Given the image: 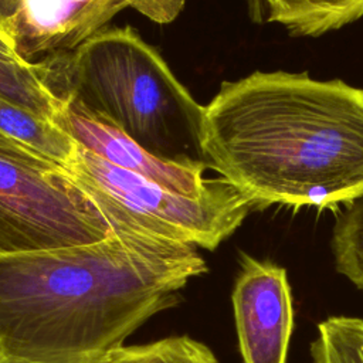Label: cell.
Returning <instances> with one entry per match:
<instances>
[{
    "instance_id": "obj_9",
    "label": "cell",
    "mask_w": 363,
    "mask_h": 363,
    "mask_svg": "<svg viewBox=\"0 0 363 363\" xmlns=\"http://www.w3.org/2000/svg\"><path fill=\"white\" fill-rule=\"evenodd\" d=\"M0 132L65 164L77 142L58 125L0 96Z\"/></svg>"
},
{
    "instance_id": "obj_13",
    "label": "cell",
    "mask_w": 363,
    "mask_h": 363,
    "mask_svg": "<svg viewBox=\"0 0 363 363\" xmlns=\"http://www.w3.org/2000/svg\"><path fill=\"white\" fill-rule=\"evenodd\" d=\"M77 4L116 14L125 7H133L157 23H170L182 11L186 0H71Z\"/></svg>"
},
{
    "instance_id": "obj_3",
    "label": "cell",
    "mask_w": 363,
    "mask_h": 363,
    "mask_svg": "<svg viewBox=\"0 0 363 363\" xmlns=\"http://www.w3.org/2000/svg\"><path fill=\"white\" fill-rule=\"evenodd\" d=\"M40 61L50 89L81 113L164 162L208 167L201 147L204 106L132 27L102 28L72 51Z\"/></svg>"
},
{
    "instance_id": "obj_4",
    "label": "cell",
    "mask_w": 363,
    "mask_h": 363,
    "mask_svg": "<svg viewBox=\"0 0 363 363\" xmlns=\"http://www.w3.org/2000/svg\"><path fill=\"white\" fill-rule=\"evenodd\" d=\"M94 201L113 231H129L216 250L252 210L227 179L208 194L191 199L143 176L116 167L77 143L62 164Z\"/></svg>"
},
{
    "instance_id": "obj_7",
    "label": "cell",
    "mask_w": 363,
    "mask_h": 363,
    "mask_svg": "<svg viewBox=\"0 0 363 363\" xmlns=\"http://www.w3.org/2000/svg\"><path fill=\"white\" fill-rule=\"evenodd\" d=\"M65 102V101H64ZM78 145L91 150L108 163L146 177L174 193L199 199L223 182V176L206 179V167H193L164 162L121 130L88 118L65 102L64 111L55 122Z\"/></svg>"
},
{
    "instance_id": "obj_14",
    "label": "cell",
    "mask_w": 363,
    "mask_h": 363,
    "mask_svg": "<svg viewBox=\"0 0 363 363\" xmlns=\"http://www.w3.org/2000/svg\"><path fill=\"white\" fill-rule=\"evenodd\" d=\"M21 6H23V0H0V30L6 35L13 27L14 21L17 20Z\"/></svg>"
},
{
    "instance_id": "obj_11",
    "label": "cell",
    "mask_w": 363,
    "mask_h": 363,
    "mask_svg": "<svg viewBox=\"0 0 363 363\" xmlns=\"http://www.w3.org/2000/svg\"><path fill=\"white\" fill-rule=\"evenodd\" d=\"M309 350L312 363H363V319L345 315L323 319Z\"/></svg>"
},
{
    "instance_id": "obj_1",
    "label": "cell",
    "mask_w": 363,
    "mask_h": 363,
    "mask_svg": "<svg viewBox=\"0 0 363 363\" xmlns=\"http://www.w3.org/2000/svg\"><path fill=\"white\" fill-rule=\"evenodd\" d=\"M206 271L197 247L129 231L0 255V363H99Z\"/></svg>"
},
{
    "instance_id": "obj_10",
    "label": "cell",
    "mask_w": 363,
    "mask_h": 363,
    "mask_svg": "<svg viewBox=\"0 0 363 363\" xmlns=\"http://www.w3.org/2000/svg\"><path fill=\"white\" fill-rule=\"evenodd\" d=\"M43 74V61L21 64L0 58V96L55 123L65 102L50 89Z\"/></svg>"
},
{
    "instance_id": "obj_8",
    "label": "cell",
    "mask_w": 363,
    "mask_h": 363,
    "mask_svg": "<svg viewBox=\"0 0 363 363\" xmlns=\"http://www.w3.org/2000/svg\"><path fill=\"white\" fill-rule=\"evenodd\" d=\"M257 23H277L295 37H319L363 17V0H247Z\"/></svg>"
},
{
    "instance_id": "obj_2",
    "label": "cell",
    "mask_w": 363,
    "mask_h": 363,
    "mask_svg": "<svg viewBox=\"0 0 363 363\" xmlns=\"http://www.w3.org/2000/svg\"><path fill=\"white\" fill-rule=\"evenodd\" d=\"M201 147L252 210H337L363 197V88L286 71L225 81L204 106Z\"/></svg>"
},
{
    "instance_id": "obj_5",
    "label": "cell",
    "mask_w": 363,
    "mask_h": 363,
    "mask_svg": "<svg viewBox=\"0 0 363 363\" xmlns=\"http://www.w3.org/2000/svg\"><path fill=\"white\" fill-rule=\"evenodd\" d=\"M112 233L60 162L0 132V255L92 244Z\"/></svg>"
},
{
    "instance_id": "obj_6",
    "label": "cell",
    "mask_w": 363,
    "mask_h": 363,
    "mask_svg": "<svg viewBox=\"0 0 363 363\" xmlns=\"http://www.w3.org/2000/svg\"><path fill=\"white\" fill-rule=\"evenodd\" d=\"M233 311L244 363H286L294 303L285 268L242 254Z\"/></svg>"
},
{
    "instance_id": "obj_15",
    "label": "cell",
    "mask_w": 363,
    "mask_h": 363,
    "mask_svg": "<svg viewBox=\"0 0 363 363\" xmlns=\"http://www.w3.org/2000/svg\"><path fill=\"white\" fill-rule=\"evenodd\" d=\"M0 58L6 60V61H11V62L30 64V62L24 61L23 58H20V55L14 50V45H13L11 40L1 30H0Z\"/></svg>"
},
{
    "instance_id": "obj_12",
    "label": "cell",
    "mask_w": 363,
    "mask_h": 363,
    "mask_svg": "<svg viewBox=\"0 0 363 363\" xmlns=\"http://www.w3.org/2000/svg\"><path fill=\"white\" fill-rule=\"evenodd\" d=\"M99 363H218V360L207 345L180 335L147 345L123 346Z\"/></svg>"
}]
</instances>
